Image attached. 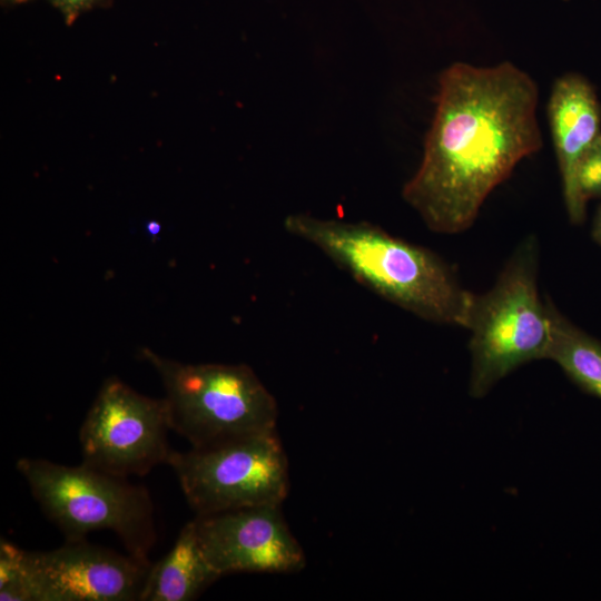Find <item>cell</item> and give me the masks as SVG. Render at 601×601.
<instances>
[{"mask_svg":"<svg viewBox=\"0 0 601 601\" xmlns=\"http://www.w3.org/2000/svg\"><path fill=\"white\" fill-rule=\"evenodd\" d=\"M284 227L388 302L423 319L464 327L472 292L461 285L452 266L428 248L365 221L293 214Z\"/></svg>","mask_w":601,"mask_h":601,"instance_id":"7a4b0ae2","label":"cell"},{"mask_svg":"<svg viewBox=\"0 0 601 601\" xmlns=\"http://www.w3.org/2000/svg\"><path fill=\"white\" fill-rule=\"evenodd\" d=\"M17 469L66 540L110 530L128 553L149 561L156 531L154 505L146 487L85 463L69 466L45 459L21 457Z\"/></svg>","mask_w":601,"mask_h":601,"instance_id":"5b68a950","label":"cell"},{"mask_svg":"<svg viewBox=\"0 0 601 601\" xmlns=\"http://www.w3.org/2000/svg\"><path fill=\"white\" fill-rule=\"evenodd\" d=\"M165 397L142 395L111 376L104 381L79 431L82 463L128 479L167 464L173 450Z\"/></svg>","mask_w":601,"mask_h":601,"instance_id":"52a82bcc","label":"cell"},{"mask_svg":"<svg viewBox=\"0 0 601 601\" xmlns=\"http://www.w3.org/2000/svg\"><path fill=\"white\" fill-rule=\"evenodd\" d=\"M150 568V561L86 539L23 555L29 601H139Z\"/></svg>","mask_w":601,"mask_h":601,"instance_id":"ba28073f","label":"cell"},{"mask_svg":"<svg viewBox=\"0 0 601 601\" xmlns=\"http://www.w3.org/2000/svg\"><path fill=\"white\" fill-rule=\"evenodd\" d=\"M24 550L3 538L0 543V600L29 601L23 575Z\"/></svg>","mask_w":601,"mask_h":601,"instance_id":"4fadbf2b","label":"cell"},{"mask_svg":"<svg viewBox=\"0 0 601 601\" xmlns=\"http://www.w3.org/2000/svg\"><path fill=\"white\" fill-rule=\"evenodd\" d=\"M539 246L525 238L483 294L472 293L464 327L471 332L470 395L485 396L518 367L548 357L552 339L549 300L538 288Z\"/></svg>","mask_w":601,"mask_h":601,"instance_id":"3957f363","label":"cell"},{"mask_svg":"<svg viewBox=\"0 0 601 601\" xmlns=\"http://www.w3.org/2000/svg\"><path fill=\"white\" fill-rule=\"evenodd\" d=\"M548 120L562 179L570 220L580 223L585 203L577 185L579 164L601 136L600 106L590 83L580 75L559 77L551 88Z\"/></svg>","mask_w":601,"mask_h":601,"instance_id":"30bf717a","label":"cell"},{"mask_svg":"<svg viewBox=\"0 0 601 601\" xmlns=\"http://www.w3.org/2000/svg\"><path fill=\"white\" fill-rule=\"evenodd\" d=\"M422 161L404 200L439 234L469 229L489 195L543 147L535 80L511 61H457L437 82Z\"/></svg>","mask_w":601,"mask_h":601,"instance_id":"6da1fadb","label":"cell"},{"mask_svg":"<svg viewBox=\"0 0 601 601\" xmlns=\"http://www.w3.org/2000/svg\"><path fill=\"white\" fill-rule=\"evenodd\" d=\"M552 339L548 357L577 385L601 398V343L583 333L549 300Z\"/></svg>","mask_w":601,"mask_h":601,"instance_id":"7c38bea8","label":"cell"},{"mask_svg":"<svg viewBox=\"0 0 601 601\" xmlns=\"http://www.w3.org/2000/svg\"><path fill=\"white\" fill-rule=\"evenodd\" d=\"M593 236L594 239L601 244V207L594 221Z\"/></svg>","mask_w":601,"mask_h":601,"instance_id":"2e32d148","label":"cell"},{"mask_svg":"<svg viewBox=\"0 0 601 601\" xmlns=\"http://www.w3.org/2000/svg\"><path fill=\"white\" fill-rule=\"evenodd\" d=\"M282 505H256L196 515L200 548L220 577L238 572L294 573L306 565Z\"/></svg>","mask_w":601,"mask_h":601,"instance_id":"9c48e42d","label":"cell"},{"mask_svg":"<svg viewBox=\"0 0 601 601\" xmlns=\"http://www.w3.org/2000/svg\"><path fill=\"white\" fill-rule=\"evenodd\" d=\"M167 464L196 515L282 505L289 491L288 460L276 430L173 450Z\"/></svg>","mask_w":601,"mask_h":601,"instance_id":"8992f818","label":"cell"},{"mask_svg":"<svg viewBox=\"0 0 601 601\" xmlns=\"http://www.w3.org/2000/svg\"><path fill=\"white\" fill-rule=\"evenodd\" d=\"M577 185L584 203L592 197H601V136L582 157L578 171Z\"/></svg>","mask_w":601,"mask_h":601,"instance_id":"5bb4252c","label":"cell"},{"mask_svg":"<svg viewBox=\"0 0 601 601\" xmlns=\"http://www.w3.org/2000/svg\"><path fill=\"white\" fill-rule=\"evenodd\" d=\"M140 356L164 385L171 431L191 447L276 430L277 402L249 366L186 364L148 347Z\"/></svg>","mask_w":601,"mask_h":601,"instance_id":"277c9868","label":"cell"},{"mask_svg":"<svg viewBox=\"0 0 601 601\" xmlns=\"http://www.w3.org/2000/svg\"><path fill=\"white\" fill-rule=\"evenodd\" d=\"M13 1H18V2H19V1H23V0H13Z\"/></svg>","mask_w":601,"mask_h":601,"instance_id":"e0dca14e","label":"cell"},{"mask_svg":"<svg viewBox=\"0 0 601 601\" xmlns=\"http://www.w3.org/2000/svg\"><path fill=\"white\" fill-rule=\"evenodd\" d=\"M61 12L65 14L66 21L71 23L77 16L90 6L96 0H53Z\"/></svg>","mask_w":601,"mask_h":601,"instance_id":"9a60e30c","label":"cell"},{"mask_svg":"<svg viewBox=\"0 0 601 601\" xmlns=\"http://www.w3.org/2000/svg\"><path fill=\"white\" fill-rule=\"evenodd\" d=\"M220 575L206 559L194 520L180 530L171 550L151 564L139 601H189Z\"/></svg>","mask_w":601,"mask_h":601,"instance_id":"8fae6325","label":"cell"}]
</instances>
